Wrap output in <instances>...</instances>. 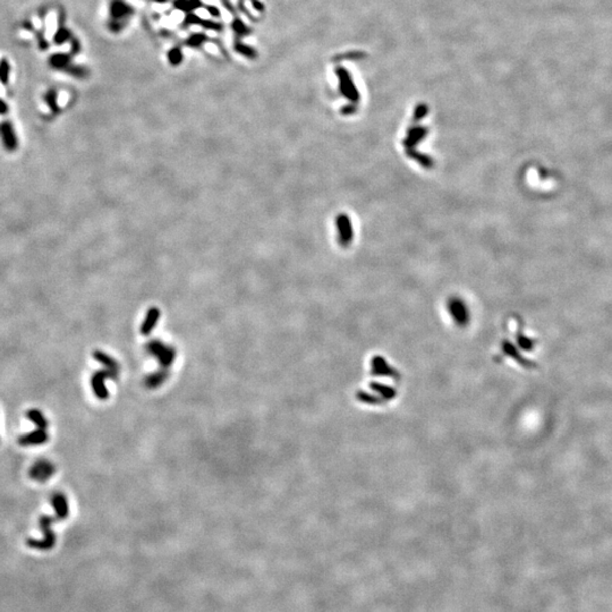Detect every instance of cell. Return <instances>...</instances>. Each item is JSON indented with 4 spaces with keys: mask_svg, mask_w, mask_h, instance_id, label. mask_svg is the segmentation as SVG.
Listing matches in <instances>:
<instances>
[{
    "mask_svg": "<svg viewBox=\"0 0 612 612\" xmlns=\"http://www.w3.org/2000/svg\"><path fill=\"white\" fill-rule=\"evenodd\" d=\"M168 378H169V372L167 370L162 369L160 371H157V372L150 374L149 377H146L145 385L147 388H150V389H155V388L161 386Z\"/></svg>",
    "mask_w": 612,
    "mask_h": 612,
    "instance_id": "10",
    "label": "cell"
},
{
    "mask_svg": "<svg viewBox=\"0 0 612 612\" xmlns=\"http://www.w3.org/2000/svg\"><path fill=\"white\" fill-rule=\"evenodd\" d=\"M58 520H60V519L57 515L53 517L42 516L41 518H40V527H41V530L43 532L44 538L42 540H35V539L26 540V544H28V547L32 548V549H37V550H49V549H52L56 543V535H55V533H53L51 525L53 524V522L58 521Z\"/></svg>",
    "mask_w": 612,
    "mask_h": 612,
    "instance_id": "1",
    "label": "cell"
},
{
    "mask_svg": "<svg viewBox=\"0 0 612 612\" xmlns=\"http://www.w3.org/2000/svg\"><path fill=\"white\" fill-rule=\"evenodd\" d=\"M424 136V131L423 129H417V131H413L410 133V135L408 137V140L406 141V144H408L407 146H413L415 143L417 141L421 140Z\"/></svg>",
    "mask_w": 612,
    "mask_h": 612,
    "instance_id": "16",
    "label": "cell"
},
{
    "mask_svg": "<svg viewBox=\"0 0 612 612\" xmlns=\"http://www.w3.org/2000/svg\"><path fill=\"white\" fill-rule=\"evenodd\" d=\"M10 71H11L10 62H8L6 58H3V59L0 60V83H2L3 85H7L8 84V79H10Z\"/></svg>",
    "mask_w": 612,
    "mask_h": 612,
    "instance_id": "15",
    "label": "cell"
},
{
    "mask_svg": "<svg viewBox=\"0 0 612 612\" xmlns=\"http://www.w3.org/2000/svg\"><path fill=\"white\" fill-rule=\"evenodd\" d=\"M146 351L149 352L151 355L157 357L160 365H161L163 369H168L169 366L172 364V362L176 357V352L172 347L166 346L164 343L157 340L147 343Z\"/></svg>",
    "mask_w": 612,
    "mask_h": 612,
    "instance_id": "2",
    "label": "cell"
},
{
    "mask_svg": "<svg viewBox=\"0 0 612 612\" xmlns=\"http://www.w3.org/2000/svg\"><path fill=\"white\" fill-rule=\"evenodd\" d=\"M48 441V434L46 430L42 428H37L33 432H30L28 434L22 435L19 439V444L21 446H38L42 445Z\"/></svg>",
    "mask_w": 612,
    "mask_h": 612,
    "instance_id": "6",
    "label": "cell"
},
{
    "mask_svg": "<svg viewBox=\"0 0 612 612\" xmlns=\"http://www.w3.org/2000/svg\"><path fill=\"white\" fill-rule=\"evenodd\" d=\"M28 418L30 419L31 422H33L35 425H37L38 428H42V430H47L48 427V421L46 419V417L43 416V414L40 412L38 409H31L28 412Z\"/></svg>",
    "mask_w": 612,
    "mask_h": 612,
    "instance_id": "13",
    "label": "cell"
},
{
    "mask_svg": "<svg viewBox=\"0 0 612 612\" xmlns=\"http://www.w3.org/2000/svg\"><path fill=\"white\" fill-rule=\"evenodd\" d=\"M449 310L451 315L454 316V319L457 321L458 323L464 324L467 321L468 314L466 311V307L464 305V303L462 301H459L457 298H454L453 301H450L449 304Z\"/></svg>",
    "mask_w": 612,
    "mask_h": 612,
    "instance_id": "9",
    "label": "cell"
},
{
    "mask_svg": "<svg viewBox=\"0 0 612 612\" xmlns=\"http://www.w3.org/2000/svg\"><path fill=\"white\" fill-rule=\"evenodd\" d=\"M93 357H95L97 361H99L100 363L104 366H106L108 370L114 371V372H116V373L119 372V365L117 362H116L113 357L105 354L104 352H100V351L95 352L93 353Z\"/></svg>",
    "mask_w": 612,
    "mask_h": 612,
    "instance_id": "11",
    "label": "cell"
},
{
    "mask_svg": "<svg viewBox=\"0 0 612 612\" xmlns=\"http://www.w3.org/2000/svg\"><path fill=\"white\" fill-rule=\"evenodd\" d=\"M337 227L339 231V238L342 245H346L352 242L353 239V228L351 219L346 214H341L337 219Z\"/></svg>",
    "mask_w": 612,
    "mask_h": 612,
    "instance_id": "5",
    "label": "cell"
},
{
    "mask_svg": "<svg viewBox=\"0 0 612 612\" xmlns=\"http://www.w3.org/2000/svg\"><path fill=\"white\" fill-rule=\"evenodd\" d=\"M68 35H69V32L67 30H65V29L58 30V32L55 35V41H56V43L65 42L66 40L68 39Z\"/></svg>",
    "mask_w": 612,
    "mask_h": 612,
    "instance_id": "17",
    "label": "cell"
},
{
    "mask_svg": "<svg viewBox=\"0 0 612 612\" xmlns=\"http://www.w3.org/2000/svg\"><path fill=\"white\" fill-rule=\"evenodd\" d=\"M0 135H2L4 145H5L7 150L13 151L16 149L17 141L14 133V128H13L11 123L5 122L0 125Z\"/></svg>",
    "mask_w": 612,
    "mask_h": 612,
    "instance_id": "7",
    "label": "cell"
},
{
    "mask_svg": "<svg viewBox=\"0 0 612 612\" xmlns=\"http://www.w3.org/2000/svg\"><path fill=\"white\" fill-rule=\"evenodd\" d=\"M56 468L53 464L46 459L35 462L34 465L30 468V477L37 482H47L55 474Z\"/></svg>",
    "mask_w": 612,
    "mask_h": 612,
    "instance_id": "4",
    "label": "cell"
},
{
    "mask_svg": "<svg viewBox=\"0 0 612 612\" xmlns=\"http://www.w3.org/2000/svg\"><path fill=\"white\" fill-rule=\"evenodd\" d=\"M8 113V106L6 102H4L0 99V115H5Z\"/></svg>",
    "mask_w": 612,
    "mask_h": 612,
    "instance_id": "18",
    "label": "cell"
},
{
    "mask_svg": "<svg viewBox=\"0 0 612 612\" xmlns=\"http://www.w3.org/2000/svg\"><path fill=\"white\" fill-rule=\"evenodd\" d=\"M49 62H50V65L52 67H55V68L61 69V68H64L65 66H67V64H68L69 58H68V56L64 55V53H56V55H53L50 58Z\"/></svg>",
    "mask_w": 612,
    "mask_h": 612,
    "instance_id": "14",
    "label": "cell"
},
{
    "mask_svg": "<svg viewBox=\"0 0 612 612\" xmlns=\"http://www.w3.org/2000/svg\"><path fill=\"white\" fill-rule=\"evenodd\" d=\"M160 316V312L157 309H152L149 311V313L146 315V319L144 321V323L142 325L141 331L143 334H149L152 330H153L154 325L157 324L158 320Z\"/></svg>",
    "mask_w": 612,
    "mask_h": 612,
    "instance_id": "12",
    "label": "cell"
},
{
    "mask_svg": "<svg viewBox=\"0 0 612 612\" xmlns=\"http://www.w3.org/2000/svg\"><path fill=\"white\" fill-rule=\"evenodd\" d=\"M51 503L53 506V509H55L56 515L59 517V519H66L67 517L69 515V507H68V501H67V498L65 497L62 493H56L53 494V497L51 498Z\"/></svg>",
    "mask_w": 612,
    "mask_h": 612,
    "instance_id": "8",
    "label": "cell"
},
{
    "mask_svg": "<svg viewBox=\"0 0 612 612\" xmlns=\"http://www.w3.org/2000/svg\"><path fill=\"white\" fill-rule=\"evenodd\" d=\"M118 373L114 372V371L110 370H102V371H98L95 374L92 375L91 379V386L93 392H95V395L99 398L100 400H106L108 398V390H107V387L105 385L106 379H116L117 378Z\"/></svg>",
    "mask_w": 612,
    "mask_h": 612,
    "instance_id": "3",
    "label": "cell"
}]
</instances>
